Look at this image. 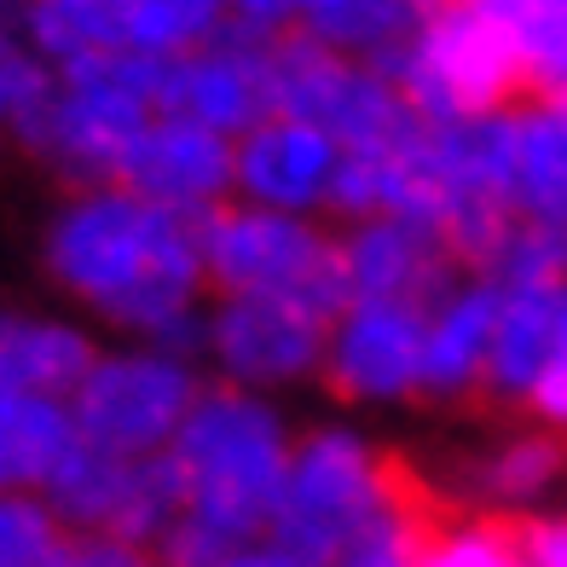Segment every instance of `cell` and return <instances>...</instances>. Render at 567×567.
<instances>
[{"label": "cell", "mask_w": 567, "mask_h": 567, "mask_svg": "<svg viewBox=\"0 0 567 567\" xmlns=\"http://www.w3.org/2000/svg\"><path fill=\"white\" fill-rule=\"evenodd\" d=\"M203 382H209V371L192 353H174L163 342H127V337L105 342L70 394L75 434L116 457H163L179 423L192 417Z\"/></svg>", "instance_id": "8992f818"}, {"label": "cell", "mask_w": 567, "mask_h": 567, "mask_svg": "<svg viewBox=\"0 0 567 567\" xmlns=\"http://www.w3.org/2000/svg\"><path fill=\"white\" fill-rule=\"evenodd\" d=\"M550 342H556V284H498L481 405H493L498 417H527L533 389L550 365Z\"/></svg>", "instance_id": "d6986e66"}, {"label": "cell", "mask_w": 567, "mask_h": 567, "mask_svg": "<svg viewBox=\"0 0 567 567\" xmlns=\"http://www.w3.org/2000/svg\"><path fill=\"white\" fill-rule=\"evenodd\" d=\"M434 7L441 0H307L296 35L382 70L429 23Z\"/></svg>", "instance_id": "7402d4cb"}, {"label": "cell", "mask_w": 567, "mask_h": 567, "mask_svg": "<svg viewBox=\"0 0 567 567\" xmlns=\"http://www.w3.org/2000/svg\"><path fill=\"white\" fill-rule=\"evenodd\" d=\"M209 296H319L348 301L337 267V220L284 215L261 203H220L197 220Z\"/></svg>", "instance_id": "52a82bcc"}, {"label": "cell", "mask_w": 567, "mask_h": 567, "mask_svg": "<svg viewBox=\"0 0 567 567\" xmlns=\"http://www.w3.org/2000/svg\"><path fill=\"white\" fill-rule=\"evenodd\" d=\"M382 70L394 75V87L423 122H457L475 111H498L527 93L522 59L504 41V30L486 12L463 7V0H441L423 30Z\"/></svg>", "instance_id": "9c48e42d"}, {"label": "cell", "mask_w": 567, "mask_h": 567, "mask_svg": "<svg viewBox=\"0 0 567 567\" xmlns=\"http://www.w3.org/2000/svg\"><path fill=\"white\" fill-rule=\"evenodd\" d=\"M337 267L348 296H405V301H434L463 272L446 226L417 209L337 220Z\"/></svg>", "instance_id": "5bb4252c"}, {"label": "cell", "mask_w": 567, "mask_h": 567, "mask_svg": "<svg viewBox=\"0 0 567 567\" xmlns=\"http://www.w3.org/2000/svg\"><path fill=\"white\" fill-rule=\"evenodd\" d=\"M509 209L567 244V93L509 99Z\"/></svg>", "instance_id": "ac0fdd59"}, {"label": "cell", "mask_w": 567, "mask_h": 567, "mask_svg": "<svg viewBox=\"0 0 567 567\" xmlns=\"http://www.w3.org/2000/svg\"><path fill=\"white\" fill-rule=\"evenodd\" d=\"M337 301L319 296H209L203 307V371L231 389L290 400L319 389Z\"/></svg>", "instance_id": "ba28073f"}, {"label": "cell", "mask_w": 567, "mask_h": 567, "mask_svg": "<svg viewBox=\"0 0 567 567\" xmlns=\"http://www.w3.org/2000/svg\"><path fill=\"white\" fill-rule=\"evenodd\" d=\"M337 179H342V145L307 116L272 111L249 134L231 140V197L238 203L330 220Z\"/></svg>", "instance_id": "4fadbf2b"}, {"label": "cell", "mask_w": 567, "mask_h": 567, "mask_svg": "<svg viewBox=\"0 0 567 567\" xmlns=\"http://www.w3.org/2000/svg\"><path fill=\"white\" fill-rule=\"evenodd\" d=\"M527 417L567 434V278L556 284V342H550V365H545V377H538V389H533Z\"/></svg>", "instance_id": "83f0119b"}, {"label": "cell", "mask_w": 567, "mask_h": 567, "mask_svg": "<svg viewBox=\"0 0 567 567\" xmlns=\"http://www.w3.org/2000/svg\"><path fill=\"white\" fill-rule=\"evenodd\" d=\"M75 533L47 493H0V567H70Z\"/></svg>", "instance_id": "4316f807"}, {"label": "cell", "mask_w": 567, "mask_h": 567, "mask_svg": "<svg viewBox=\"0 0 567 567\" xmlns=\"http://www.w3.org/2000/svg\"><path fill=\"white\" fill-rule=\"evenodd\" d=\"M18 35V0H0V41Z\"/></svg>", "instance_id": "d6a6232c"}, {"label": "cell", "mask_w": 567, "mask_h": 567, "mask_svg": "<svg viewBox=\"0 0 567 567\" xmlns=\"http://www.w3.org/2000/svg\"><path fill=\"white\" fill-rule=\"evenodd\" d=\"M272 111H290L337 134L342 151H389L423 127L389 70L330 53L307 35L272 41Z\"/></svg>", "instance_id": "30bf717a"}, {"label": "cell", "mask_w": 567, "mask_h": 567, "mask_svg": "<svg viewBox=\"0 0 567 567\" xmlns=\"http://www.w3.org/2000/svg\"><path fill=\"white\" fill-rule=\"evenodd\" d=\"M116 179L127 192L174 209V215L203 220L220 203H231V140L215 134V127H203V122L157 111L145 122V134L127 145Z\"/></svg>", "instance_id": "2e32d148"}, {"label": "cell", "mask_w": 567, "mask_h": 567, "mask_svg": "<svg viewBox=\"0 0 567 567\" xmlns=\"http://www.w3.org/2000/svg\"><path fill=\"white\" fill-rule=\"evenodd\" d=\"M493 313H498V284L486 272H470V267L429 301V324H423V405H441V411L481 405L486 353H493Z\"/></svg>", "instance_id": "e0dca14e"}, {"label": "cell", "mask_w": 567, "mask_h": 567, "mask_svg": "<svg viewBox=\"0 0 567 567\" xmlns=\"http://www.w3.org/2000/svg\"><path fill=\"white\" fill-rule=\"evenodd\" d=\"M18 35L59 70L122 53V0H18Z\"/></svg>", "instance_id": "603a6c76"}, {"label": "cell", "mask_w": 567, "mask_h": 567, "mask_svg": "<svg viewBox=\"0 0 567 567\" xmlns=\"http://www.w3.org/2000/svg\"><path fill=\"white\" fill-rule=\"evenodd\" d=\"M70 567H179L157 545H134V538H111V533H75V556Z\"/></svg>", "instance_id": "f1b7e54d"}, {"label": "cell", "mask_w": 567, "mask_h": 567, "mask_svg": "<svg viewBox=\"0 0 567 567\" xmlns=\"http://www.w3.org/2000/svg\"><path fill=\"white\" fill-rule=\"evenodd\" d=\"M75 446L82 434L64 394H0V493H47Z\"/></svg>", "instance_id": "44dd1931"}, {"label": "cell", "mask_w": 567, "mask_h": 567, "mask_svg": "<svg viewBox=\"0 0 567 567\" xmlns=\"http://www.w3.org/2000/svg\"><path fill=\"white\" fill-rule=\"evenodd\" d=\"M417 481L441 515L527 527L567 498V434L538 417H498L417 463Z\"/></svg>", "instance_id": "277c9868"}, {"label": "cell", "mask_w": 567, "mask_h": 567, "mask_svg": "<svg viewBox=\"0 0 567 567\" xmlns=\"http://www.w3.org/2000/svg\"><path fill=\"white\" fill-rule=\"evenodd\" d=\"M47 498L70 522V533H111L163 550L179 522V470L168 452L116 457L82 441L64 457V470L47 481Z\"/></svg>", "instance_id": "7c38bea8"}, {"label": "cell", "mask_w": 567, "mask_h": 567, "mask_svg": "<svg viewBox=\"0 0 567 567\" xmlns=\"http://www.w3.org/2000/svg\"><path fill=\"white\" fill-rule=\"evenodd\" d=\"M527 567H567V498L545 515H533L527 527H515Z\"/></svg>", "instance_id": "4dcf8cb0"}, {"label": "cell", "mask_w": 567, "mask_h": 567, "mask_svg": "<svg viewBox=\"0 0 567 567\" xmlns=\"http://www.w3.org/2000/svg\"><path fill=\"white\" fill-rule=\"evenodd\" d=\"M53 99H59V64H47L23 35L0 41V140L30 157L47 116H53Z\"/></svg>", "instance_id": "d4e9b609"}, {"label": "cell", "mask_w": 567, "mask_h": 567, "mask_svg": "<svg viewBox=\"0 0 567 567\" xmlns=\"http://www.w3.org/2000/svg\"><path fill=\"white\" fill-rule=\"evenodd\" d=\"M163 111L203 122L238 140L261 116H272V41L220 30L215 41L192 47L163 64Z\"/></svg>", "instance_id": "9a60e30c"}, {"label": "cell", "mask_w": 567, "mask_h": 567, "mask_svg": "<svg viewBox=\"0 0 567 567\" xmlns=\"http://www.w3.org/2000/svg\"><path fill=\"white\" fill-rule=\"evenodd\" d=\"M220 7H226V30L278 41V35H296L307 0H220Z\"/></svg>", "instance_id": "f546056e"}, {"label": "cell", "mask_w": 567, "mask_h": 567, "mask_svg": "<svg viewBox=\"0 0 567 567\" xmlns=\"http://www.w3.org/2000/svg\"><path fill=\"white\" fill-rule=\"evenodd\" d=\"M417 486V463L359 417H319L296 429L267 545L290 567H324L348 538Z\"/></svg>", "instance_id": "3957f363"}, {"label": "cell", "mask_w": 567, "mask_h": 567, "mask_svg": "<svg viewBox=\"0 0 567 567\" xmlns=\"http://www.w3.org/2000/svg\"><path fill=\"white\" fill-rule=\"evenodd\" d=\"M434 527H441V509L429 504L423 481H417L400 504H389L382 515H371V522L359 527L324 567H417Z\"/></svg>", "instance_id": "484cf974"}, {"label": "cell", "mask_w": 567, "mask_h": 567, "mask_svg": "<svg viewBox=\"0 0 567 567\" xmlns=\"http://www.w3.org/2000/svg\"><path fill=\"white\" fill-rule=\"evenodd\" d=\"M290 405L231 382H203L192 417L174 434V470H179V522L168 533L163 556L179 567H203L238 545H255L272 527L278 486L296 446Z\"/></svg>", "instance_id": "7a4b0ae2"}, {"label": "cell", "mask_w": 567, "mask_h": 567, "mask_svg": "<svg viewBox=\"0 0 567 567\" xmlns=\"http://www.w3.org/2000/svg\"><path fill=\"white\" fill-rule=\"evenodd\" d=\"M99 330L82 313H0V394H75L99 359Z\"/></svg>", "instance_id": "ffe728a7"}, {"label": "cell", "mask_w": 567, "mask_h": 567, "mask_svg": "<svg viewBox=\"0 0 567 567\" xmlns=\"http://www.w3.org/2000/svg\"><path fill=\"white\" fill-rule=\"evenodd\" d=\"M203 567H290V561H284L267 538H255V545H238V550H226V556L203 561Z\"/></svg>", "instance_id": "1f68e13d"}, {"label": "cell", "mask_w": 567, "mask_h": 567, "mask_svg": "<svg viewBox=\"0 0 567 567\" xmlns=\"http://www.w3.org/2000/svg\"><path fill=\"white\" fill-rule=\"evenodd\" d=\"M163 64L145 53H105L59 70V99L30 157L53 168L64 186H105L116 179L127 145L163 111Z\"/></svg>", "instance_id": "5b68a950"}, {"label": "cell", "mask_w": 567, "mask_h": 567, "mask_svg": "<svg viewBox=\"0 0 567 567\" xmlns=\"http://www.w3.org/2000/svg\"><path fill=\"white\" fill-rule=\"evenodd\" d=\"M41 272L93 330L163 342L203 365V272L197 220L163 209L122 179L70 186L41 226Z\"/></svg>", "instance_id": "6da1fadb"}, {"label": "cell", "mask_w": 567, "mask_h": 567, "mask_svg": "<svg viewBox=\"0 0 567 567\" xmlns=\"http://www.w3.org/2000/svg\"><path fill=\"white\" fill-rule=\"evenodd\" d=\"M226 30L220 0H122V53L179 59Z\"/></svg>", "instance_id": "cb8c5ba5"}, {"label": "cell", "mask_w": 567, "mask_h": 567, "mask_svg": "<svg viewBox=\"0 0 567 567\" xmlns=\"http://www.w3.org/2000/svg\"><path fill=\"white\" fill-rule=\"evenodd\" d=\"M423 324H429V301L348 296L337 319H330L319 389L342 411L423 405Z\"/></svg>", "instance_id": "8fae6325"}]
</instances>
